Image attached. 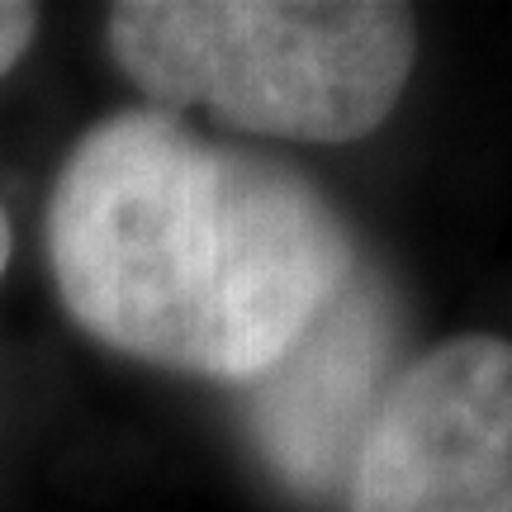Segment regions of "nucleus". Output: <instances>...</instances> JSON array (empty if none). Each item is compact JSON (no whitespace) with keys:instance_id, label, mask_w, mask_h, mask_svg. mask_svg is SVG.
<instances>
[{"instance_id":"nucleus-4","label":"nucleus","mask_w":512,"mask_h":512,"mask_svg":"<svg viewBox=\"0 0 512 512\" xmlns=\"http://www.w3.org/2000/svg\"><path fill=\"white\" fill-rule=\"evenodd\" d=\"M34 34H38V10H34V5L0 0V76L15 72L19 57L29 53Z\"/></svg>"},{"instance_id":"nucleus-5","label":"nucleus","mask_w":512,"mask_h":512,"mask_svg":"<svg viewBox=\"0 0 512 512\" xmlns=\"http://www.w3.org/2000/svg\"><path fill=\"white\" fill-rule=\"evenodd\" d=\"M10 242H15V233H10V219H5V209H0V275L10 266Z\"/></svg>"},{"instance_id":"nucleus-2","label":"nucleus","mask_w":512,"mask_h":512,"mask_svg":"<svg viewBox=\"0 0 512 512\" xmlns=\"http://www.w3.org/2000/svg\"><path fill=\"white\" fill-rule=\"evenodd\" d=\"M105 38L157 110L294 143L375 133L418 62V19L384 0H124Z\"/></svg>"},{"instance_id":"nucleus-3","label":"nucleus","mask_w":512,"mask_h":512,"mask_svg":"<svg viewBox=\"0 0 512 512\" xmlns=\"http://www.w3.org/2000/svg\"><path fill=\"white\" fill-rule=\"evenodd\" d=\"M347 512H512V342L460 332L384 384Z\"/></svg>"},{"instance_id":"nucleus-1","label":"nucleus","mask_w":512,"mask_h":512,"mask_svg":"<svg viewBox=\"0 0 512 512\" xmlns=\"http://www.w3.org/2000/svg\"><path fill=\"white\" fill-rule=\"evenodd\" d=\"M62 309L100 347L200 380H266L351 290L347 223L294 166L171 110H119L48 200Z\"/></svg>"}]
</instances>
